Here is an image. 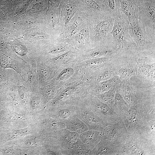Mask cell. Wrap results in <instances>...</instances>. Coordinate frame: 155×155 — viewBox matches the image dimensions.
Listing matches in <instances>:
<instances>
[{"label":"cell","instance_id":"obj_26","mask_svg":"<svg viewBox=\"0 0 155 155\" xmlns=\"http://www.w3.org/2000/svg\"><path fill=\"white\" fill-rule=\"evenodd\" d=\"M28 71L27 81L31 91L36 92L40 88L35 59L28 63Z\"/></svg>","mask_w":155,"mask_h":155},{"label":"cell","instance_id":"obj_29","mask_svg":"<svg viewBox=\"0 0 155 155\" xmlns=\"http://www.w3.org/2000/svg\"><path fill=\"white\" fill-rule=\"evenodd\" d=\"M105 6L108 14L115 18L121 13L119 0H102Z\"/></svg>","mask_w":155,"mask_h":155},{"label":"cell","instance_id":"obj_3","mask_svg":"<svg viewBox=\"0 0 155 155\" xmlns=\"http://www.w3.org/2000/svg\"><path fill=\"white\" fill-rule=\"evenodd\" d=\"M88 20L91 48L113 42L111 33L114 24V18L107 14L102 18Z\"/></svg>","mask_w":155,"mask_h":155},{"label":"cell","instance_id":"obj_31","mask_svg":"<svg viewBox=\"0 0 155 155\" xmlns=\"http://www.w3.org/2000/svg\"><path fill=\"white\" fill-rule=\"evenodd\" d=\"M139 132L148 139L155 140V120L146 122Z\"/></svg>","mask_w":155,"mask_h":155},{"label":"cell","instance_id":"obj_27","mask_svg":"<svg viewBox=\"0 0 155 155\" xmlns=\"http://www.w3.org/2000/svg\"><path fill=\"white\" fill-rule=\"evenodd\" d=\"M12 49L19 57L25 61L27 63L37 56L30 53L27 47L20 42H14L11 44Z\"/></svg>","mask_w":155,"mask_h":155},{"label":"cell","instance_id":"obj_36","mask_svg":"<svg viewBox=\"0 0 155 155\" xmlns=\"http://www.w3.org/2000/svg\"><path fill=\"white\" fill-rule=\"evenodd\" d=\"M62 0H50L51 4L54 7H58Z\"/></svg>","mask_w":155,"mask_h":155},{"label":"cell","instance_id":"obj_10","mask_svg":"<svg viewBox=\"0 0 155 155\" xmlns=\"http://www.w3.org/2000/svg\"><path fill=\"white\" fill-rule=\"evenodd\" d=\"M86 100L91 110L108 125L120 121L119 117L111 108L96 96L88 95L86 98Z\"/></svg>","mask_w":155,"mask_h":155},{"label":"cell","instance_id":"obj_24","mask_svg":"<svg viewBox=\"0 0 155 155\" xmlns=\"http://www.w3.org/2000/svg\"><path fill=\"white\" fill-rule=\"evenodd\" d=\"M110 61L97 68L92 73V84H94L106 80L113 75L112 66Z\"/></svg>","mask_w":155,"mask_h":155},{"label":"cell","instance_id":"obj_30","mask_svg":"<svg viewBox=\"0 0 155 155\" xmlns=\"http://www.w3.org/2000/svg\"><path fill=\"white\" fill-rule=\"evenodd\" d=\"M119 84L120 81L107 91L96 96L101 101L107 104L110 107L116 92L118 89Z\"/></svg>","mask_w":155,"mask_h":155},{"label":"cell","instance_id":"obj_34","mask_svg":"<svg viewBox=\"0 0 155 155\" xmlns=\"http://www.w3.org/2000/svg\"><path fill=\"white\" fill-rule=\"evenodd\" d=\"M74 73V70L72 68H68L65 69L60 73L55 80L51 81L49 84L55 82L60 81L67 80L71 77Z\"/></svg>","mask_w":155,"mask_h":155},{"label":"cell","instance_id":"obj_14","mask_svg":"<svg viewBox=\"0 0 155 155\" xmlns=\"http://www.w3.org/2000/svg\"><path fill=\"white\" fill-rule=\"evenodd\" d=\"M57 140L60 144L65 155H75L74 145L80 134L66 128L56 131Z\"/></svg>","mask_w":155,"mask_h":155},{"label":"cell","instance_id":"obj_33","mask_svg":"<svg viewBox=\"0 0 155 155\" xmlns=\"http://www.w3.org/2000/svg\"><path fill=\"white\" fill-rule=\"evenodd\" d=\"M67 51V48L63 44H59L54 46L46 52V54H48L49 56L47 60H49L50 56L51 57H50V59H51L52 55H58L63 53L66 52V51Z\"/></svg>","mask_w":155,"mask_h":155},{"label":"cell","instance_id":"obj_20","mask_svg":"<svg viewBox=\"0 0 155 155\" xmlns=\"http://www.w3.org/2000/svg\"><path fill=\"white\" fill-rule=\"evenodd\" d=\"M103 135L102 131L88 130L80 133L79 138L90 152L100 142Z\"/></svg>","mask_w":155,"mask_h":155},{"label":"cell","instance_id":"obj_13","mask_svg":"<svg viewBox=\"0 0 155 155\" xmlns=\"http://www.w3.org/2000/svg\"><path fill=\"white\" fill-rule=\"evenodd\" d=\"M102 132L106 138L116 147L119 148L124 147L128 132L122 121H120L116 123L107 126Z\"/></svg>","mask_w":155,"mask_h":155},{"label":"cell","instance_id":"obj_5","mask_svg":"<svg viewBox=\"0 0 155 155\" xmlns=\"http://www.w3.org/2000/svg\"><path fill=\"white\" fill-rule=\"evenodd\" d=\"M124 147L127 155H155V140L144 137L139 132H128Z\"/></svg>","mask_w":155,"mask_h":155},{"label":"cell","instance_id":"obj_8","mask_svg":"<svg viewBox=\"0 0 155 155\" xmlns=\"http://www.w3.org/2000/svg\"><path fill=\"white\" fill-rule=\"evenodd\" d=\"M138 19L149 36L155 40V2L139 0Z\"/></svg>","mask_w":155,"mask_h":155},{"label":"cell","instance_id":"obj_1","mask_svg":"<svg viewBox=\"0 0 155 155\" xmlns=\"http://www.w3.org/2000/svg\"><path fill=\"white\" fill-rule=\"evenodd\" d=\"M135 93L137 97L129 106L123 122L128 133L139 132L146 122L155 120V94Z\"/></svg>","mask_w":155,"mask_h":155},{"label":"cell","instance_id":"obj_23","mask_svg":"<svg viewBox=\"0 0 155 155\" xmlns=\"http://www.w3.org/2000/svg\"><path fill=\"white\" fill-rule=\"evenodd\" d=\"M110 108L118 116L120 120L123 122L129 108V106L122 97L118 90Z\"/></svg>","mask_w":155,"mask_h":155},{"label":"cell","instance_id":"obj_18","mask_svg":"<svg viewBox=\"0 0 155 155\" xmlns=\"http://www.w3.org/2000/svg\"><path fill=\"white\" fill-rule=\"evenodd\" d=\"M35 60L40 88H43L49 85L53 77V70L40 57H36Z\"/></svg>","mask_w":155,"mask_h":155},{"label":"cell","instance_id":"obj_15","mask_svg":"<svg viewBox=\"0 0 155 155\" xmlns=\"http://www.w3.org/2000/svg\"><path fill=\"white\" fill-rule=\"evenodd\" d=\"M89 155H127L124 147H116L103 135L100 142L90 152Z\"/></svg>","mask_w":155,"mask_h":155},{"label":"cell","instance_id":"obj_17","mask_svg":"<svg viewBox=\"0 0 155 155\" xmlns=\"http://www.w3.org/2000/svg\"><path fill=\"white\" fill-rule=\"evenodd\" d=\"M59 9L61 12L60 22L62 34L78 9L74 0H62L59 5Z\"/></svg>","mask_w":155,"mask_h":155},{"label":"cell","instance_id":"obj_28","mask_svg":"<svg viewBox=\"0 0 155 155\" xmlns=\"http://www.w3.org/2000/svg\"><path fill=\"white\" fill-rule=\"evenodd\" d=\"M65 124L66 128L79 134L88 130L85 123L77 116Z\"/></svg>","mask_w":155,"mask_h":155},{"label":"cell","instance_id":"obj_4","mask_svg":"<svg viewBox=\"0 0 155 155\" xmlns=\"http://www.w3.org/2000/svg\"><path fill=\"white\" fill-rule=\"evenodd\" d=\"M128 30L130 36L136 44L139 58H144L155 52V40L149 36L138 19L129 23Z\"/></svg>","mask_w":155,"mask_h":155},{"label":"cell","instance_id":"obj_25","mask_svg":"<svg viewBox=\"0 0 155 155\" xmlns=\"http://www.w3.org/2000/svg\"><path fill=\"white\" fill-rule=\"evenodd\" d=\"M118 90L129 106L131 105L137 97L133 85L129 80L120 81Z\"/></svg>","mask_w":155,"mask_h":155},{"label":"cell","instance_id":"obj_21","mask_svg":"<svg viewBox=\"0 0 155 155\" xmlns=\"http://www.w3.org/2000/svg\"><path fill=\"white\" fill-rule=\"evenodd\" d=\"M121 11L127 18L129 23L138 19L139 0H119Z\"/></svg>","mask_w":155,"mask_h":155},{"label":"cell","instance_id":"obj_35","mask_svg":"<svg viewBox=\"0 0 155 155\" xmlns=\"http://www.w3.org/2000/svg\"><path fill=\"white\" fill-rule=\"evenodd\" d=\"M75 155H89L90 152L79 138L74 145Z\"/></svg>","mask_w":155,"mask_h":155},{"label":"cell","instance_id":"obj_37","mask_svg":"<svg viewBox=\"0 0 155 155\" xmlns=\"http://www.w3.org/2000/svg\"><path fill=\"white\" fill-rule=\"evenodd\" d=\"M149 1H152L155 2V0H148Z\"/></svg>","mask_w":155,"mask_h":155},{"label":"cell","instance_id":"obj_2","mask_svg":"<svg viewBox=\"0 0 155 155\" xmlns=\"http://www.w3.org/2000/svg\"><path fill=\"white\" fill-rule=\"evenodd\" d=\"M129 23L127 18L122 12L118 17L114 18L111 33L113 37V42L118 50V55H137L136 44L128 31Z\"/></svg>","mask_w":155,"mask_h":155},{"label":"cell","instance_id":"obj_16","mask_svg":"<svg viewBox=\"0 0 155 155\" xmlns=\"http://www.w3.org/2000/svg\"><path fill=\"white\" fill-rule=\"evenodd\" d=\"M118 53L117 48L113 42H111L89 49L85 56L88 59L102 57L113 58Z\"/></svg>","mask_w":155,"mask_h":155},{"label":"cell","instance_id":"obj_9","mask_svg":"<svg viewBox=\"0 0 155 155\" xmlns=\"http://www.w3.org/2000/svg\"><path fill=\"white\" fill-rule=\"evenodd\" d=\"M135 75L146 86L155 85V52L142 58H138Z\"/></svg>","mask_w":155,"mask_h":155},{"label":"cell","instance_id":"obj_19","mask_svg":"<svg viewBox=\"0 0 155 155\" xmlns=\"http://www.w3.org/2000/svg\"><path fill=\"white\" fill-rule=\"evenodd\" d=\"M52 115L55 119L66 123L77 116L74 106L69 105H62L54 106Z\"/></svg>","mask_w":155,"mask_h":155},{"label":"cell","instance_id":"obj_7","mask_svg":"<svg viewBox=\"0 0 155 155\" xmlns=\"http://www.w3.org/2000/svg\"><path fill=\"white\" fill-rule=\"evenodd\" d=\"M86 98L74 106L77 116L85 123L88 130L103 132L108 125L91 110L86 101Z\"/></svg>","mask_w":155,"mask_h":155},{"label":"cell","instance_id":"obj_32","mask_svg":"<svg viewBox=\"0 0 155 155\" xmlns=\"http://www.w3.org/2000/svg\"><path fill=\"white\" fill-rule=\"evenodd\" d=\"M39 90L46 101L52 99L57 93L55 87L49 85L44 88H39Z\"/></svg>","mask_w":155,"mask_h":155},{"label":"cell","instance_id":"obj_6","mask_svg":"<svg viewBox=\"0 0 155 155\" xmlns=\"http://www.w3.org/2000/svg\"><path fill=\"white\" fill-rule=\"evenodd\" d=\"M137 55H117L110 61L113 74L119 77L120 81L129 80L135 75V67L138 58Z\"/></svg>","mask_w":155,"mask_h":155},{"label":"cell","instance_id":"obj_11","mask_svg":"<svg viewBox=\"0 0 155 155\" xmlns=\"http://www.w3.org/2000/svg\"><path fill=\"white\" fill-rule=\"evenodd\" d=\"M0 66L4 69L9 68L14 70L23 80L27 81L28 63L13 52L0 53Z\"/></svg>","mask_w":155,"mask_h":155},{"label":"cell","instance_id":"obj_22","mask_svg":"<svg viewBox=\"0 0 155 155\" xmlns=\"http://www.w3.org/2000/svg\"><path fill=\"white\" fill-rule=\"evenodd\" d=\"M119 81V76L113 74L108 79L92 85L88 90V94L96 96L107 91Z\"/></svg>","mask_w":155,"mask_h":155},{"label":"cell","instance_id":"obj_12","mask_svg":"<svg viewBox=\"0 0 155 155\" xmlns=\"http://www.w3.org/2000/svg\"><path fill=\"white\" fill-rule=\"evenodd\" d=\"M78 10L88 19L102 18L108 14L102 0H74Z\"/></svg>","mask_w":155,"mask_h":155}]
</instances>
